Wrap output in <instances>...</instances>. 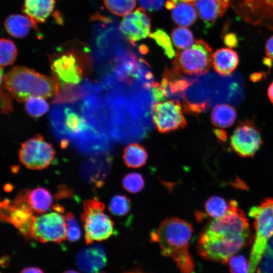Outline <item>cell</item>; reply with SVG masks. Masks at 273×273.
I'll return each mask as SVG.
<instances>
[{"mask_svg":"<svg viewBox=\"0 0 273 273\" xmlns=\"http://www.w3.org/2000/svg\"><path fill=\"white\" fill-rule=\"evenodd\" d=\"M193 233L189 222L169 217L151 233L150 240L159 245L162 255L173 259L181 273H194L195 264L188 249Z\"/></svg>","mask_w":273,"mask_h":273,"instance_id":"6da1fadb","label":"cell"},{"mask_svg":"<svg viewBox=\"0 0 273 273\" xmlns=\"http://www.w3.org/2000/svg\"><path fill=\"white\" fill-rule=\"evenodd\" d=\"M1 85L20 102L30 97L48 98L60 91L57 80L24 66H15L5 75L1 74Z\"/></svg>","mask_w":273,"mask_h":273,"instance_id":"7a4b0ae2","label":"cell"},{"mask_svg":"<svg viewBox=\"0 0 273 273\" xmlns=\"http://www.w3.org/2000/svg\"><path fill=\"white\" fill-rule=\"evenodd\" d=\"M49 60L53 76L61 89L78 84L92 69L89 49L80 43L60 47L49 56Z\"/></svg>","mask_w":273,"mask_h":273,"instance_id":"3957f363","label":"cell"},{"mask_svg":"<svg viewBox=\"0 0 273 273\" xmlns=\"http://www.w3.org/2000/svg\"><path fill=\"white\" fill-rule=\"evenodd\" d=\"M249 215L254 219L255 240L251 249L248 273H254L269 240L273 237V198L253 207Z\"/></svg>","mask_w":273,"mask_h":273,"instance_id":"277c9868","label":"cell"},{"mask_svg":"<svg viewBox=\"0 0 273 273\" xmlns=\"http://www.w3.org/2000/svg\"><path fill=\"white\" fill-rule=\"evenodd\" d=\"M104 210V204L97 199H87L83 202L81 220L87 245L106 240L114 233V222Z\"/></svg>","mask_w":273,"mask_h":273,"instance_id":"5b68a950","label":"cell"},{"mask_svg":"<svg viewBox=\"0 0 273 273\" xmlns=\"http://www.w3.org/2000/svg\"><path fill=\"white\" fill-rule=\"evenodd\" d=\"M212 49L204 40L198 39L189 48L179 50L173 61V70L178 73L201 75L210 69Z\"/></svg>","mask_w":273,"mask_h":273,"instance_id":"8992f818","label":"cell"},{"mask_svg":"<svg viewBox=\"0 0 273 273\" xmlns=\"http://www.w3.org/2000/svg\"><path fill=\"white\" fill-rule=\"evenodd\" d=\"M204 232L215 237L229 240L250 237L248 221L234 200L229 203L226 213L211 221Z\"/></svg>","mask_w":273,"mask_h":273,"instance_id":"52a82bcc","label":"cell"},{"mask_svg":"<svg viewBox=\"0 0 273 273\" xmlns=\"http://www.w3.org/2000/svg\"><path fill=\"white\" fill-rule=\"evenodd\" d=\"M29 190L19 192L12 202L6 199L1 203V219L11 223L26 238H32L33 209L28 199Z\"/></svg>","mask_w":273,"mask_h":273,"instance_id":"ba28073f","label":"cell"},{"mask_svg":"<svg viewBox=\"0 0 273 273\" xmlns=\"http://www.w3.org/2000/svg\"><path fill=\"white\" fill-rule=\"evenodd\" d=\"M250 239L245 237L229 240L215 237L204 231L198 239L197 250L199 255L205 259L225 263L245 246Z\"/></svg>","mask_w":273,"mask_h":273,"instance_id":"9c48e42d","label":"cell"},{"mask_svg":"<svg viewBox=\"0 0 273 273\" xmlns=\"http://www.w3.org/2000/svg\"><path fill=\"white\" fill-rule=\"evenodd\" d=\"M231 6L246 23L273 31V0H232Z\"/></svg>","mask_w":273,"mask_h":273,"instance_id":"30bf717a","label":"cell"},{"mask_svg":"<svg viewBox=\"0 0 273 273\" xmlns=\"http://www.w3.org/2000/svg\"><path fill=\"white\" fill-rule=\"evenodd\" d=\"M53 146L40 134L21 144L19 151L20 162L27 168L41 170L48 167L55 157Z\"/></svg>","mask_w":273,"mask_h":273,"instance_id":"8fae6325","label":"cell"},{"mask_svg":"<svg viewBox=\"0 0 273 273\" xmlns=\"http://www.w3.org/2000/svg\"><path fill=\"white\" fill-rule=\"evenodd\" d=\"M66 225L64 217L58 211L33 217L32 238L41 243H60L66 237Z\"/></svg>","mask_w":273,"mask_h":273,"instance_id":"7c38bea8","label":"cell"},{"mask_svg":"<svg viewBox=\"0 0 273 273\" xmlns=\"http://www.w3.org/2000/svg\"><path fill=\"white\" fill-rule=\"evenodd\" d=\"M153 122L160 133H166L185 128L187 125L181 105L178 100L158 102L152 108Z\"/></svg>","mask_w":273,"mask_h":273,"instance_id":"4fadbf2b","label":"cell"},{"mask_svg":"<svg viewBox=\"0 0 273 273\" xmlns=\"http://www.w3.org/2000/svg\"><path fill=\"white\" fill-rule=\"evenodd\" d=\"M262 143L260 132L253 121L246 120L236 127L230 138L234 151L243 157H251Z\"/></svg>","mask_w":273,"mask_h":273,"instance_id":"5bb4252c","label":"cell"},{"mask_svg":"<svg viewBox=\"0 0 273 273\" xmlns=\"http://www.w3.org/2000/svg\"><path fill=\"white\" fill-rule=\"evenodd\" d=\"M150 28V18L142 8L126 15L119 26L121 32L132 44L149 36Z\"/></svg>","mask_w":273,"mask_h":273,"instance_id":"9a60e30c","label":"cell"},{"mask_svg":"<svg viewBox=\"0 0 273 273\" xmlns=\"http://www.w3.org/2000/svg\"><path fill=\"white\" fill-rule=\"evenodd\" d=\"M76 264L83 273H97L107 263V257L103 247L95 245L81 250L76 257Z\"/></svg>","mask_w":273,"mask_h":273,"instance_id":"2e32d148","label":"cell"},{"mask_svg":"<svg viewBox=\"0 0 273 273\" xmlns=\"http://www.w3.org/2000/svg\"><path fill=\"white\" fill-rule=\"evenodd\" d=\"M56 0H24L22 11L31 21L33 28L44 23L53 12Z\"/></svg>","mask_w":273,"mask_h":273,"instance_id":"e0dca14e","label":"cell"},{"mask_svg":"<svg viewBox=\"0 0 273 273\" xmlns=\"http://www.w3.org/2000/svg\"><path fill=\"white\" fill-rule=\"evenodd\" d=\"M239 63L238 54L231 49H219L212 54V64L213 68L221 76L230 75L236 69Z\"/></svg>","mask_w":273,"mask_h":273,"instance_id":"ac0fdd59","label":"cell"},{"mask_svg":"<svg viewBox=\"0 0 273 273\" xmlns=\"http://www.w3.org/2000/svg\"><path fill=\"white\" fill-rule=\"evenodd\" d=\"M193 3L207 28L214 24L218 16L223 15L221 7L217 0H195Z\"/></svg>","mask_w":273,"mask_h":273,"instance_id":"d6986e66","label":"cell"},{"mask_svg":"<svg viewBox=\"0 0 273 273\" xmlns=\"http://www.w3.org/2000/svg\"><path fill=\"white\" fill-rule=\"evenodd\" d=\"M90 126L82 114L78 113L70 107L64 108L65 134L73 137L84 132Z\"/></svg>","mask_w":273,"mask_h":273,"instance_id":"ffe728a7","label":"cell"},{"mask_svg":"<svg viewBox=\"0 0 273 273\" xmlns=\"http://www.w3.org/2000/svg\"><path fill=\"white\" fill-rule=\"evenodd\" d=\"M171 16L173 22L181 26H190L197 18L196 8L193 2H180L172 9Z\"/></svg>","mask_w":273,"mask_h":273,"instance_id":"44dd1931","label":"cell"},{"mask_svg":"<svg viewBox=\"0 0 273 273\" xmlns=\"http://www.w3.org/2000/svg\"><path fill=\"white\" fill-rule=\"evenodd\" d=\"M210 119L214 126L224 128L232 126L237 119L235 108L228 104L216 105L212 110Z\"/></svg>","mask_w":273,"mask_h":273,"instance_id":"7402d4cb","label":"cell"},{"mask_svg":"<svg viewBox=\"0 0 273 273\" xmlns=\"http://www.w3.org/2000/svg\"><path fill=\"white\" fill-rule=\"evenodd\" d=\"M5 28L9 34L15 38H23L33 27L30 20L26 16L13 14L8 17L4 23Z\"/></svg>","mask_w":273,"mask_h":273,"instance_id":"603a6c76","label":"cell"},{"mask_svg":"<svg viewBox=\"0 0 273 273\" xmlns=\"http://www.w3.org/2000/svg\"><path fill=\"white\" fill-rule=\"evenodd\" d=\"M124 163L129 168H138L145 165L148 155L145 148L137 143L130 144L123 150Z\"/></svg>","mask_w":273,"mask_h":273,"instance_id":"cb8c5ba5","label":"cell"},{"mask_svg":"<svg viewBox=\"0 0 273 273\" xmlns=\"http://www.w3.org/2000/svg\"><path fill=\"white\" fill-rule=\"evenodd\" d=\"M28 199L33 210L39 213L47 212L53 203L51 193L43 187H37L29 191Z\"/></svg>","mask_w":273,"mask_h":273,"instance_id":"d4e9b609","label":"cell"},{"mask_svg":"<svg viewBox=\"0 0 273 273\" xmlns=\"http://www.w3.org/2000/svg\"><path fill=\"white\" fill-rule=\"evenodd\" d=\"M92 85L85 82L83 85L77 86L76 85L66 86L61 89L60 92L53 100V103H63L73 102L80 99L88 95L92 90Z\"/></svg>","mask_w":273,"mask_h":273,"instance_id":"484cf974","label":"cell"},{"mask_svg":"<svg viewBox=\"0 0 273 273\" xmlns=\"http://www.w3.org/2000/svg\"><path fill=\"white\" fill-rule=\"evenodd\" d=\"M229 203L219 196H212L209 198L205 204L206 214L214 218L222 217L228 212Z\"/></svg>","mask_w":273,"mask_h":273,"instance_id":"4316f807","label":"cell"},{"mask_svg":"<svg viewBox=\"0 0 273 273\" xmlns=\"http://www.w3.org/2000/svg\"><path fill=\"white\" fill-rule=\"evenodd\" d=\"M170 36L174 47L178 50L189 48L195 42L191 30L182 26L174 29L171 31Z\"/></svg>","mask_w":273,"mask_h":273,"instance_id":"83f0119b","label":"cell"},{"mask_svg":"<svg viewBox=\"0 0 273 273\" xmlns=\"http://www.w3.org/2000/svg\"><path fill=\"white\" fill-rule=\"evenodd\" d=\"M106 8L113 14L123 16L135 7L136 0H102Z\"/></svg>","mask_w":273,"mask_h":273,"instance_id":"f1b7e54d","label":"cell"},{"mask_svg":"<svg viewBox=\"0 0 273 273\" xmlns=\"http://www.w3.org/2000/svg\"><path fill=\"white\" fill-rule=\"evenodd\" d=\"M0 50L1 67H5L13 64L18 54L17 49L15 43L10 39L2 38Z\"/></svg>","mask_w":273,"mask_h":273,"instance_id":"f546056e","label":"cell"},{"mask_svg":"<svg viewBox=\"0 0 273 273\" xmlns=\"http://www.w3.org/2000/svg\"><path fill=\"white\" fill-rule=\"evenodd\" d=\"M25 109L31 117L38 118L46 114L49 106L44 98L33 97L28 98L25 102Z\"/></svg>","mask_w":273,"mask_h":273,"instance_id":"4dcf8cb0","label":"cell"},{"mask_svg":"<svg viewBox=\"0 0 273 273\" xmlns=\"http://www.w3.org/2000/svg\"><path fill=\"white\" fill-rule=\"evenodd\" d=\"M130 209L131 202L126 196L116 195L110 201L109 209L114 215L124 216L129 212Z\"/></svg>","mask_w":273,"mask_h":273,"instance_id":"1f68e13d","label":"cell"},{"mask_svg":"<svg viewBox=\"0 0 273 273\" xmlns=\"http://www.w3.org/2000/svg\"><path fill=\"white\" fill-rule=\"evenodd\" d=\"M123 188L131 194L141 191L145 186V181L142 175L139 172H130L126 174L122 181Z\"/></svg>","mask_w":273,"mask_h":273,"instance_id":"d6a6232c","label":"cell"},{"mask_svg":"<svg viewBox=\"0 0 273 273\" xmlns=\"http://www.w3.org/2000/svg\"><path fill=\"white\" fill-rule=\"evenodd\" d=\"M153 39L163 50L165 55L170 59L175 56L174 50L172 46L170 37L163 29H157L149 36Z\"/></svg>","mask_w":273,"mask_h":273,"instance_id":"836d02e7","label":"cell"},{"mask_svg":"<svg viewBox=\"0 0 273 273\" xmlns=\"http://www.w3.org/2000/svg\"><path fill=\"white\" fill-rule=\"evenodd\" d=\"M66 225V237L70 242H76L81 237V232L80 225L74 216L71 212H67L65 215Z\"/></svg>","mask_w":273,"mask_h":273,"instance_id":"e575fe53","label":"cell"},{"mask_svg":"<svg viewBox=\"0 0 273 273\" xmlns=\"http://www.w3.org/2000/svg\"><path fill=\"white\" fill-rule=\"evenodd\" d=\"M231 273H248L249 262L242 255L232 256L228 261Z\"/></svg>","mask_w":273,"mask_h":273,"instance_id":"d590c367","label":"cell"},{"mask_svg":"<svg viewBox=\"0 0 273 273\" xmlns=\"http://www.w3.org/2000/svg\"><path fill=\"white\" fill-rule=\"evenodd\" d=\"M139 3L144 10L155 12L160 10L163 7L164 0H139Z\"/></svg>","mask_w":273,"mask_h":273,"instance_id":"8d00e7d4","label":"cell"},{"mask_svg":"<svg viewBox=\"0 0 273 273\" xmlns=\"http://www.w3.org/2000/svg\"><path fill=\"white\" fill-rule=\"evenodd\" d=\"M1 113L8 114L12 111V101L10 95L1 89Z\"/></svg>","mask_w":273,"mask_h":273,"instance_id":"74e56055","label":"cell"},{"mask_svg":"<svg viewBox=\"0 0 273 273\" xmlns=\"http://www.w3.org/2000/svg\"><path fill=\"white\" fill-rule=\"evenodd\" d=\"M206 103H192L185 101L183 104L184 111L188 113L198 114L207 108Z\"/></svg>","mask_w":273,"mask_h":273,"instance_id":"f35d334b","label":"cell"},{"mask_svg":"<svg viewBox=\"0 0 273 273\" xmlns=\"http://www.w3.org/2000/svg\"><path fill=\"white\" fill-rule=\"evenodd\" d=\"M223 42L230 49L236 48L238 44V39L234 33H229L223 37Z\"/></svg>","mask_w":273,"mask_h":273,"instance_id":"ab89813d","label":"cell"},{"mask_svg":"<svg viewBox=\"0 0 273 273\" xmlns=\"http://www.w3.org/2000/svg\"><path fill=\"white\" fill-rule=\"evenodd\" d=\"M265 53L268 59L273 61V35L270 37L266 41Z\"/></svg>","mask_w":273,"mask_h":273,"instance_id":"60d3db41","label":"cell"},{"mask_svg":"<svg viewBox=\"0 0 273 273\" xmlns=\"http://www.w3.org/2000/svg\"><path fill=\"white\" fill-rule=\"evenodd\" d=\"M195 0H167L165 3V7L168 10H172L180 2H193Z\"/></svg>","mask_w":273,"mask_h":273,"instance_id":"b9f144b4","label":"cell"},{"mask_svg":"<svg viewBox=\"0 0 273 273\" xmlns=\"http://www.w3.org/2000/svg\"><path fill=\"white\" fill-rule=\"evenodd\" d=\"M20 273H43V272L38 267H28L23 269Z\"/></svg>","mask_w":273,"mask_h":273,"instance_id":"7bdbcfd3","label":"cell"},{"mask_svg":"<svg viewBox=\"0 0 273 273\" xmlns=\"http://www.w3.org/2000/svg\"><path fill=\"white\" fill-rule=\"evenodd\" d=\"M216 136L220 140L223 141L226 139V133L222 129H216L214 130Z\"/></svg>","mask_w":273,"mask_h":273,"instance_id":"ee69618b","label":"cell"},{"mask_svg":"<svg viewBox=\"0 0 273 273\" xmlns=\"http://www.w3.org/2000/svg\"><path fill=\"white\" fill-rule=\"evenodd\" d=\"M220 4L223 14L226 11V9L228 8L230 3V0H217Z\"/></svg>","mask_w":273,"mask_h":273,"instance_id":"f6af8a7d","label":"cell"},{"mask_svg":"<svg viewBox=\"0 0 273 273\" xmlns=\"http://www.w3.org/2000/svg\"><path fill=\"white\" fill-rule=\"evenodd\" d=\"M267 96L270 101L273 104V81L271 82L268 87Z\"/></svg>","mask_w":273,"mask_h":273,"instance_id":"bcb514c9","label":"cell"},{"mask_svg":"<svg viewBox=\"0 0 273 273\" xmlns=\"http://www.w3.org/2000/svg\"><path fill=\"white\" fill-rule=\"evenodd\" d=\"M63 273H79V272L74 270L70 269V270H66L63 272Z\"/></svg>","mask_w":273,"mask_h":273,"instance_id":"7dc6e473","label":"cell"},{"mask_svg":"<svg viewBox=\"0 0 273 273\" xmlns=\"http://www.w3.org/2000/svg\"><path fill=\"white\" fill-rule=\"evenodd\" d=\"M123 273H143V272L140 271L139 270H132V271L124 272Z\"/></svg>","mask_w":273,"mask_h":273,"instance_id":"c3c4849f","label":"cell"},{"mask_svg":"<svg viewBox=\"0 0 273 273\" xmlns=\"http://www.w3.org/2000/svg\"><path fill=\"white\" fill-rule=\"evenodd\" d=\"M100 273H105V272H100Z\"/></svg>","mask_w":273,"mask_h":273,"instance_id":"681fc988","label":"cell"}]
</instances>
